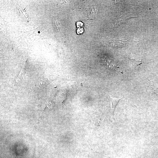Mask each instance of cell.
Segmentation results:
<instances>
[{
  "instance_id": "cell-2",
  "label": "cell",
  "mask_w": 158,
  "mask_h": 158,
  "mask_svg": "<svg viewBox=\"0 0 158 158\" xmlns=\"http://www.w3.org/2000/svg\"><path fill=\"white\" fill-rule=\"evenodd\" d=\"M150 84L152 88L154 93L158 95V83L150 81Z\"/></svg>"
},
{
  "instance_id": "cell-3",
  "label": "cell",
  "mask_w": 158,
  "mask_h": 158,
  "mask_svg": "<svg viewBox=\"0 0 158 158\" xmlns=\"http://www.w3.org/2000/svg\"><path fill=\"white\" fill-rule=\"evenodd\" d=\"M133 18V17L128 16V17H121L118 20V25H121L122 24H123L124 22H125L127 20L130 19V18Z\"/></svg>"
},
{
  "instance_id": "cell-1",
  "label": "cell",
  "mask_w": 158,
  "mask_h": 158,
  "mask_svg": "<svg viewBox=\"0 0 158 158\" xmlns=\"http://www.w3.org/2000/svg\"><path fill=\"white\" fill-rule=\"evenodd\" d=\"M109 98L112 105L111 111L114 116V110L116 105L120 100L124 98V97H123L120 99H115L111 98L109 96Z\"/></svg>"
}]
</instances>
